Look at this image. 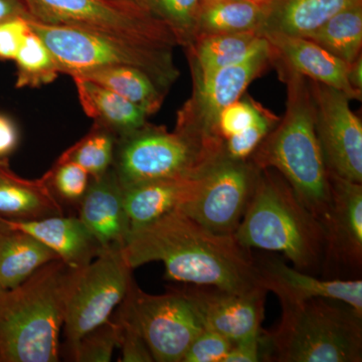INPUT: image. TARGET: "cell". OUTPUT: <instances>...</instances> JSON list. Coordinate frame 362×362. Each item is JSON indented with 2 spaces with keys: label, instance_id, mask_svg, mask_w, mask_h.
<instances>
[{
  "label": "cell",
  "instance_id": "obj_1",
  "mask_svg": "<svg viewBox=\"0 0 362 362\" xmlns=\"http://www.w3.org/2000/svg\"><path fill=\"white\" fill-rule=\"evenodd\" d=\"M123 251L133 270L161 262L173 282L232 292L262 287L251 249L235 235L211 232L178 209L130 232Z\"/></svg>",
  "mask_w": 362,
  "mask_h": 362
},
{
  "label": "cell",
  "instance_id": "obj_2",
  "mask_svg": "<svg viewBox=\"0 0 362 362\" xmlns=\"http://www.w3.org/2000/svg\"><path fill=\"white\" fill-rule=\"evenodd\" d=\"M272 64L287 89L286 111L249 160L257 168L277 170L321 221L329 206L330 187L316 134L310 80L283 64Z\"/></svg>",
  "mask_w": 362,
  "mask_h": 362
},
{
  "label": "cell",
  "instance_id": "obj_3",
  "mask_svg": "<svg viewBox=\"0 0 362 362\" xmlns=\"http://www.w3.org/2000/svg\"><path fill=\"white\" fill-rule=\"evenodd\" d=\"M77 270L54 259L18 287H0V362L59 361L66 297Z\"/></svg>",
  "mask_w": 362,
  "mask_h": 362
},
{
  "label": "cell",
  "instance_id": "obj_4",
  "mask_svg": "<svg viewBox=\"0 0 362 362\" xmlns=\"http://www.w3.org/2000/svg\"><path fill=\"white\" fill-rule=\"evenodd\" d=\"M235 237L247 249L281 252L298 270L312 275L322 270V223L275 169H259Z\"/></svg>",
  "mask_w": 362,
  "mask_h": 362
},
{
  "label": "cell",
  "instance_id": "obj_5",
  "mask_svg": "<svg viewBox=\"0 0 362 362\" xmlns=\"http://www.w3.org/2000/svg\"><path fill=\"white\" fill-rule=\"evenodd\" d=\"M264 361L361 362L362 314L337 300L282 305L275 329L263 330Z\"/></svg>",
  "mask_w": 362,
  "mask_h": 362
},
{
  "label": "cell",
  "instance_id": "obj_6",
  "mask_svg": "<svg viewBox=\"0 0 362 362\" xmlns=\"http://www.w3.org/2000/svg\"><path fill=\"white\" fill-rule=\"evenodd\" d=\"M30 28L51 52L59 73L81 75L111 66H131L144 71L168 92L180 77L173 49L69 26L45 25L30 20Z\"/></svg>",
  "mask_w": 362,
  "mask_h": 362
},
{
  "label": "cell",
  "instance_id": "obj_7",
  "mask_svg": "<svg viewBox=\"0 0 362 362\" xmlns=\"http://www.w3.org/2000/svg\"><path fill=\"white\" fill-rule=\"evenodd\" d=\"M220 154L180 131L145 124L117 137L112 168L122 187L147 181L201 175Z\"/></svg>",
  "mask_w": 362,
  "mask_h": 362
},
{
  "label": "cell",
  "instance_id": "obj_8",
  "mask_svg": "<svg viewBox=\"0 0 362 362\" xmlns=\"http://www.w3.org/2000/svg\"><path fill=\"white\" fill-rule=\"evenodd\" d=\"M30 20L137 42L178 45L173 32L140 4L119 0H23Z\"/></svg>",
  "mask_w": 362,
  "mask_h": 362
},
{
  "label": "cell",
  "instance_id": "obj_9",
  "mask_svg": "<svg viewBox=\"0 0 362 362\" xmlns=\"http://www.w3.org/2000/svg\"><path fill=\"white\" fill-rule=\"evenodd\" d=\"M132 271L123 247H109L76 272L64 317L68 346L111 318L129 291Z\"/></svg>",
  "mask_w": 362,
  "mask_h": 362
},
{
  "label": "cell",
  "instance_id": "obj_10",
  "mask_svg": "<svg viewBox=\"0 0 362 362\" xmlns=\"http://www.w3.org/2000/svg\"><path fill=\"white\" fill-rule=\"evenodd\" d=\"M268 63L269 44L243 63L206 75H192V96L178 111L175 130L223 156V142L218 128L221 111L242 97L247 86L263 73Z\"/></svg>",
  "mask_w": 362,
  "mask_h": 362
},
{
  "label": "cell",
  "instance_id": "obj_11",
  "mask_svg": "<svg viewBox=\"0 0 362 362\" xmlns=\"http://www.w3.org/2000/svg\"><path fill=\"white\" fill-rule=\"evenodd\" d=\"M119 306L134 320L154 361H182L194 338L204 330L192 304L177 289L150 295L133 281Z\"/></svg>",
  "mask_w": 362,
  "mask_h": 362
},
{
  "label": "cell",
  "instance_id": "obj_12",
  "mask_svg": "<svg viewBox=\"0 0 362 362\" xmlns=\"http://www.w3.org/2000/svg\"><path fill=\"white\" fill-rule=\"evenodd\" d=\"M259 169L251 161L218 159L178 211L221 235H235L256 187Z\"/></svg>",
  "mask_w": 362,
  "mask_h": 362
},
{
  "label": "cell",
  "instance_id": "obj_13",
  "mask_svg": "<svg viewBox=\"0 0 362 362\" xmlns=\"http://www.w3.org/2000/svg\"><path fill=\"white\" fill-rule=\"evenodd\" d=\"M315 130L326 168L362 183V124L341 90L310 80Z\"/></svg>",
  "mask_w": 362,
  "mask_h": 362
},
{
  "label": "cell",
  "instance_id": "obj_14",
  "mask_svg": "<svg viewBox=\"0 0 362 362\" xmlns=\"http://www.w3.org/2000/svg\"><path fill=\"white\" fill-rule=\"evenodd\" d=\"M330 202L321 220L322 270L327 279H349L361 272L362 183L328 173Z\"/></svg>",
  "mask_w": 362,
  "mask_h": 362
},
{
  "label": "cell",
  "instance_id": "obj_15",
  "mask_svg": "<svg viewBox=\"0 0 362 362\" xmlns=\"http://www.w3.org/2000/svg\"><path fill=\"white\" fill-rule=\"evenodd\" d=\"M177 290L192 304L202 327L216 331L233 342L255 337L263 330L267 294L263 287L232 292L189 285Z\"/></svg>",
  "mask_w": 362,
  "mask_h": 362
},
{
  "label": "cell",
  "instance_id": "obj_16",
  "mask_svg": "<svg viewBox=\"0 0 362 362\" xmlns=\"http://www.w3.org/2000/svg\"><path fill=\"white\" fill-rule=\"evenodd\" d=\"M259 283L267 292L274 293L281 305L303 303L315 298L337 300L362 314L361 279L317 278L292 268L274 252L255 256Z\"/></svg>",
  "mask_w": 362,
  "mask_h": 362
},
{
  "label": "cell",
  "instance_id": "obj_17",
  "mask_svg": "<svg viewBox=\"0 0 362 362\" xmlns=\"http://www.w3.org/2000/svg\"><path fill=\"white\" fill-rule=\"evenodd\" d=\"M270 49V63L277 62L292 71L345 93L351 100H361L362 93L351 87L349 64L333 56L316 42L280 33H264Z\"/></svg>",
  "mask_w": 362,
  "mask_h": 362
},
{
  "label": "cell",
  "instance_id": "obj_18",
  "mask_svg": "<svg viewBox=\"0 0 362 362\" xmlns=\"http://www.w3.org/2000/svg\"><path fill=\"white\" fill-rule=\"evenodd\" d=\"M78 209V218L102 249L125 246L131 232L130 221L123 187L113 168L100 177L90 178Z\"/></svg>",
  "mask_w": 362,
  "mask_h": 362
},
{
  "label": "cell",
  "instance_id": "obj_19",
  "mask_svg": "<svg viewBox=\"0 0 362 362\" xmlns=\"http://www.w3.org/2000/svg\"><path fill=\"white\" fill-rule=\"evenodd\" d=\"M0 220L7 228L39 240L71 269L89 265L103 250L78 216L59 214L32 221Z\"/></svg>",
  "mask_w": 362,
  "mask_h": 362
},
{
  "label": "cell",
  "instance_id": "obj_20",
  "mask_svg": "<svg viewBox=\"0 0 362 362\" xmlns=\"http://www.w3.org/2000/svg\"><path fill=\"white\" fill-rule=\"evenodd\" d=\"M204 173L147 181L124 187V202L129 218L131 232L148 226L180 209L181 204L194 194Z\"/></svg>",
  "mask_w": 362,
  "mask_h": 362
},
{
  "label": "cell",
  "instance_id": "obj_21",
  "mask_svg": "<svg viewBox=\"0 0 362 362\" xmlns=\"http://www.w3.org/2000/svg\"><path fill=\"white\" fill-rule=\"evenodd\" d=\"M64 214L63 206L52 194L45 177H21L0 161V218L32 221Z\"/></svg>",
  "mask_w": 362,
  "mask_h": 362
},
{
  "label": "cell",
  "instance_id": "obj_22",
  "mask_svg": "<svg viewBox=\"0 0 362 362\" xmlns=\"http://www.w3.org/2000/svg\"><path fill=\"white\" fill-rule=\"evenodd\" d=\"M267 47L265 37L252 30L202 35L185 49L192 75L202 76L243 63Z\"/></svg>",
  "mask_w": 362,
  "mask_h": 362
},
{
  "label": "cell",
  "instance_id": "obj_23",
  "mask_svg": "<svg viewBox=\"0 0 362 362\" xmlns=\"http://www.w3.org/2000/svg\"><path fill=\"white\" fill-rule=\"evenodd\" d=\"M362 0H269L259 28L264 33L306 37L333 16Z\"/></svg>",
  "mask_w": 362,
  "mask_h": 362
},
{
  "label": "cell",
  "instance_id": "obj_24",
  "mask_svg": "<svg viewBox=\"0 0 362 362\" xmlns=\"http://www.w3.org/2000/svg\"><path fill=\"white\" fill-rule=\"evenodd\" d=\"M86 115L119 137L147 124V115L134 104L102 86L81 77H71Z\"/></svg>",
  "mask_w": 362,
  "mask_h": 362
},
{
  "label": "cell",
  "instance_id": "obj_25",
  "mask_svg": "<svg viewBox=\"0 0 362 362\" xmlns=\"http://www.w3.org/2000/svg\"><path fill=\"white\" fill-rule=\"evenodd\" d=\"M58 259L33 235L6 226L0 237V287H18L45 264Z\"/></svg>",
  "mask_w": 362,
  "mask_h": 362
},
{
  "label": "cell",
  "instance_id": "obj_26",
  "mask_svg": "<svg viewBox=\"0 0 362 362\" xmlns=\"http://www.w3.org/2000/svg\"><path fill=\"white\" fill-rule=\"evenodd\" d=\"M264 16V4L252 0H199L194 39L218 33L258 32Z\"/></svg>",
  "mask_w": 362,
  "mask_h": 362
},
{
  "label": "cell",
  "instance_id": "obj_27",
  "mask_svg": "<svg viewBox=\"0 0 362 362\" xmlns=\"http://www.w3.org/2000/svg\"><path fill=\"white\" fill-rule=\"evenodd\" d=\"M74 77L87 78L111 90L148 116L156 114L165 99V90H162L144 71L131 66L96 69Z\"/></svg>",
  "mask_w": 362,
  "mask_h": 362
},
{
  "label": "cell",
  "instance_id": "obj_28",
  "mask_svg": "<svg viewBox=\"0 0 362 362\" xmlns=\"http://www.w3.org/2000/svg\"><path fill=\"white\" fill-rule=\"evenodd\" d=\"M305 37L349 65L361 54L362 2L339 11Z\"/></svg>",
  "mask_w": 362,
  "mask_h": 362
},
{
  "label": "cell",
  "instance_id": "obj_29",
  "mask_svg": "<svg viewBox=\"0 0 362 362\" xmlns=\"http://www.w3.org/2000/svg\"><path fill=\"white\" fill-rule=\"evenodd\" d=\"M13 62L16 66L18 89L51 84L61 74L51 52L33 30Z\"/></svg>",
  "mask_w": 362,
  "mask_h": 362
},
{
  "label": "cell",
  "instance_id": "obj_30",
  "mask_svg": "<svg viewBox=\"0 0 362 362\" xmlns=\"http://www.w3.org/2000/svg\"><path fill=\"white\" fill-rule=\"evenodd\" d=\"M116 141L117 136L113 132L94 123L82 139L59 157L76 162L89 173L90 178H98L112 168Z\"/></svg>",
  "mask_w": 362,
  "mask_h": 362
},
{
  "label": "cell",
  "instance_id": "obj_31",
  "mask_svg": "<svg viewBox=\"0 0 362 362\" xmlns=\"http://www.w3.org/2000/svg\"><path fill=\"white\" fill-rule=\"evenodd\" d=\"M142 6L162 21L177 40L178 45L187 47L195 35L199 0H141Z\"/></svg>",
  "mask_w": 362,
  "mask_h": 362
},
{
  "label": "cell",
  "instance_id": "obj_32",
  "mask_svg": "<svg viewBox=\"0 0 362 362\" xmlns=\"http://www.w3.org/2000/svg\"><path fill=\"white\" fill-rule=\"evenodd\" d=\"M47 185L59 202L78 206L89 187V173L76 162L59 157L44 175Z\"/></svg>",
  "mask_w": 362,
  "mask_h": 362
},
{
  "label": "cell",
  "instance_id": "obj_33",
  "mask_svg": "<svg viewBox=\"0 0 362 362\" xmlns=\"http://www.w3.org/2000/svg\"><path fill=\"white\" fill-rule=\"evenodd\" d=\"M119 326L115 319L90 330L77 342L68 346L71 361L76 362H109L118 347Z\"/></svg>",
  "mask_w": 362,
  "mask_h": 362
},
{
  "label": "cell",
  "instance_id": "obj_34",
  "mask_svg": "<svg viewBox=\"0 0 362 362\" xmlns=\"http://www.w3.org/2000/svg\"><path fill=\"white\" fill-rule=\"evenodd\" d=\"M279 119L264 108L252 125L225 140L223 157L232 160H247L266 136L277 125Z\"/></svg>",
  "mask_w": 362,
  "mask_h": 362
},
{
  "label": "cell",
  "instance_id": "obj_35",
  "mask_svg": "<svg viewBox=\"0 0 362 362\" xmlns=\"http://www.w3.org/2000/svg\"><path fill=\"white\" fill-rule=\"evenodd\" d=\"M119 326L118 349L121 350V362H152L153 356L134 320L122 307L119 306L115 317Z\"/></svg>",
  "mask_w": 362,
  "mask_h": 362
},
{
  "label": "cell",
  "instance_id": "obj_36",
  "mask_svg": "<svg viewBox=\"0 0 362 362\" xmlns=\"http://www.w3.org/2000/svg\"><path fill=\"white\" fill-rule=\"evenodd\" d=\"M264 107L251 98L237 100L221 111L218 118V134L223 142L237 134L257 120Z\"/></svg>",
  "mask_w": 362,
  "mask_h": 362
},
{
  "label": "cell",
  "instance_id": "obj_37",
  "mask_svg": "<svg viewBox=\"0 0 362 362\" xmlns=\"http://www.w3.org/2000/svg\"><path fill=\"white\" fill-rule=\"evenodd\" d=\"M233 345L228 338L204 328L194 338L181 362H223Z\"/></svg>",
  "mask_w": 362,
  "mask_h": 362
},
{
  "label": "cell",
  "instance_id": "obj_38",
  "mask_svg": "<svg viewBox=\"0 0 362 362\" xmlns=\"http://www.w3.org/2000/svg\"><path fill=\"white\" fill-rule=\"evenodd\" d=\"M30 30L28 16L0 21V61H14Z\"/></svg>",
  "mask_w": 362,
  "mask_h": 362
},
{
  "label": "cell",
  "instance_id": "obj_39",
  "mask_svg": "<svg viewBox=\"0 0 362 362\" xmlns=\"http://www.w3.org/2000/svg\"><path fill=\"white\" fill-rule=\"evenodd\" d=\"M264 361L263 330L258 335L233 342L223 362Z\"/></svg>",
  "mask_w": 362,
  "mask_h": 362
},
{
  "label": "cell",
  "instance_id": "obj_40",
  "mask_svg": "<svg viewBox=\"0 0 362 362\" xmlns=\"http://www.w3.org/2000/svg\"><path fill=\"white\" fill-rule=\"evenodd\" d=\"M21 133L18 124L7 114L0 112V161H9L18 149Z\"/></svg>",
  "mask_w": 362,
  "mask_h": 362
},
{
  "label": "cell",
  "instance_id": "obj_41",
  "mask_svg": "<svg viewBox=\"0 0 362 362\" xmlns=\"http://www.w3.org/2000/svg\"><path fill=\"white\" fill-rule=\"evenodd\" d=\"M14 16H28L23 0H0V21Z\"/></svg>",
  "mask_w": 362,
  "mask_h": 362
},
{
  "label": "cell",
  "instance_id": "obj_42",
  "mask_svg": "<svg viewBox=\"0 0 362 362\" xmlns=\"http://www.w3.org/2000/svg\"><path fill=\"white\" fill-rule=\"evenodd\" d=\"M349 81L351 87L362 93V57L349 64Z\"/></svg>",
  "mask_w": 362,
  "mask_h": 362
},
{
  "label": "cell",
  "instance_id": "obj_43",
  "mask_svg": "<svg viewBox=\"0 0 362 362\" xmlns=\"http://www.w3.org/2000/svg\"><path fill=\"white\" fill-rule=\"evenodd\" d=\"M119 1L134 2V4H140V6H142L141 0H119ZM143 7H144V6H143ZM144 8H145V7H144Z\"/></svg>",
  "mask_w": 362,
  "mask_h": 362
},
{
  "label": "cell",
  "instance_id": "obj_44",
  "mask_svg": "<svg viewBox=\"0 0 362 362\" xmlns=\"http://www.w3.org/2000/svg\"><path fill=\"white\" fill-rule=\"evenodd\" d=\"M4 228H6V226H4V223H2L1 221H0V237H1L2 233H4Z\"/></svg>",
  "mask_w": 362,
  "mask_h": 362
},
{
  "label": "cell",
  "instance_id": "obj_45",
  "mask_svg": "<svg viewBox=\"0 0 362 362\" xmlns=\"http://www.w3.org/2000/svg\"><path fill=\"white\" fill-rule=\"evenodd\" d=\"M252 1L257 2V4H265L269 0H252Z\"/></svg>",
  "mask_w": 362,
  "mask_h": 362
}]
</instances>
